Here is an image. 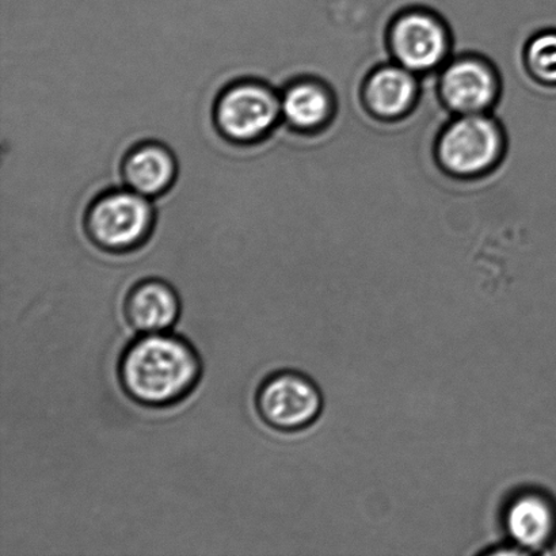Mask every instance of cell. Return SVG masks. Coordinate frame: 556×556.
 <instances>
[{
    "mask_svg": "<svg viewBox=\"0 0 556 556\" xmlns=\"http://www.w3.org/2000/svg\"><path fill=\"white\" fill-rule=\"evenodd\" d=\"M254 403L261 421L282 433L311 427L324 407L318 387L294 370H278L265 378L255 392Z\"/></svg>",
    "mask_w": 556,
    "mask_h": 556,
    "instance_id": "cell-4",
    "label": "cell"
},
{
    "mask_svg": "<svg viewBox=\"0 0 556 556\" xmlns=\"http://www.w3.org/2000/svg\"><path fill=\"white\" fill-rule=\"evenodd\" d=\"M417 81L405 67H383L370 76L365 87L370 111L381 117H396L405 113L416 100Z\"/></svg>",
    "mask_w": 556,
    "mask_h": 556,
    "instance_id": "cell-11",
    "label": "cell"
},
{
    "mask_svg": "<svg viewBox=\"0 0 556 556\" xmlns=\"http://www.w3.org/2000/svg\"><path fill=\"white\" fill-rule=\"evenodd\" d=\"M154 206L134 190H111L92 201L86 233L102 252L128 254L149 241L154 230Z\"/></svg>",
    "mask_w": 556,
    "mask_h": 556,
    "instance_id": "cell-2",
    "label": "cell"
},
{
    "mask_svg": "<svg viewBox=\"0 0 556 556\" xmlns=\"http://www.w3.org/2000/svg\"><path fill=\"white\" fill-rule=\"evenodd\" d=\"M204 365L192 342L177 332L139 334L118 357V384L128 400L163 410L188 400L203 379Z\"/></svg>",
    "mask_w": 556,
    "mask_h": 556,
    "instance_id": "cell-1",
    "label": "cell"
},
{
    "mask_svg": "<svg viewBox=\"0 0 556 556\" xmlns=\"http://www.w3.org/2000/svg\"><path fill=\"white\" fill-rule=\"evenodd\" d=\"M281 100L258 80L236 81L215 102L214 122L223 138L236 144H253L275 128Z\"/></svg>",
    "mask_w": 556,
    "mask_h": 556,
    "instance_id": "cell-3",
    "label": "cell"
},
{
    "mask_svg": "<svg viewBox=\"0 0 556 556\" xmlns=\"http://www.w3.org/2000/svg\"><path fill=\"white\" fill-rule=\"evenodd\" d=\"M182 304L176 288L162 278H144L125 294L123 313L138 334L172 331L181 316Z\"/></svg>",
    "mask_w": 556,
    "mask_h": 556,
    "instance_id": "cell-7",
    "label": "cell"
},
{
    "mask_svg": "<svg viewBox=\"0 0 556 556\" xmlns=\"http://www.w3.org/2000/svg\"><path fill=\"white\" fill-rule=\"evenodd\" d=\"M505 528L516 547L527 554L541 552L555 536L554 505L541 493L519 494L505 511Z\"/></svg>",
    "mask_w": 556,
    "mask_h": 556,
    "instance_id": "cell-9",
    "label": "cell"
},
{
    "mask_svg": "<svg viewBox=\"0 0 556 556\" xmlns=\"http://www.w3.org/2000/svg\"><path fill=\"white\" fill-rule=\"evenodd\" d=\"M391 47L402 67L428 71L443 62L450 43L439 20L422 11H412L392 26Z\"/></svg>",
    "mask_w": 556,
    "mask_h": 556,
    "instance_id": "cell-6",
    "label": "cell"
},
{
    "mask_svg": "<svg viewBox=\"0 0 556 556\" xmlns=\"http://www.w3.org/2000/svg\"><path fill=\"white\" fill-rule=\"evenodd\" d=\"M331 100L324 87L314 81L293 84L281 97V114L287 123L300 130L318 128L329 118Z\"/></svg>",
    "mask_w": 556,
    "mask_h": 556,
    "instance_id": "cell-12",
    "label": "cell"
},
{
    "mask_svg": "<svg viewBox=\"0 0 556 556\" xmlns=\"http://www.w3.org/2000/svg\"><path fill=\"white\" fill-rule=\"evenodd\" d=\"M527 56L536 78L556 84V33L547 31L533 38Z\"/></svg>",
    "mask_w": 556,
    "mask_h": 556,
    "instance_id": "cell-13",
    "label": "cell"
},
{
    "mask_svg": "<svg viewBox=\"0 0 556 556\" xmlns=\"http://www.w3.org/2000/svg\"><path fill=\"white\" fill-rule=\"evenodd\" d=\"M441 94L446 105L456 112L481 113L492 105L497 96V79L486 64L463 59L444 71Z\"/></svg>",
    "mask_w": 556,
    "mask_h": 556,
    "instance_id": "cell-8",
    "label": "cell"
},
{
    "mask_svg": "<svg viewBox=\"0 0 556 556\" xmlns=\"http://www.w3.org/2000/svg\"><path fill=\"white\" fill-rule=\"evenodd\" d=\"M503 135L492 118L466 114L446 128L439 143V156L446 170L470 177L497 162Z\"/></svg>",
    "mask_w": 556,
    "mask_h": 556,
    "instance_id": "cell-5",
    "label": "cell"
},
{
    "mask_svg": "<svg viewBox=\"0 0 556 556\" xmlns=\"http://www.w3.org/2000/svg\"><path fill=\"white\" fill-rule=\"evenodd\" d=\"M178 165L168 147L146 141L128 152L123 178L128 189L147 199L161 198L176 182Z\"/></svg>",
    "mask_w": 556,
    "mask_h": 556,
    "instance_id": "cell-10",
    "label": "cell"
}]
</instances>
